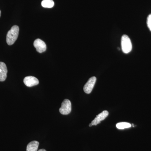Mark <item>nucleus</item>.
I'll use <instances>...</instances> for the list:
<instances>
[{"label":"nucleus","instance_id":"nucleus-1","mask_svg":"<svg viewBox=\"0 0 151 151\" xmlns=\"http://www.w3.org/2000/svg\"><path fill=\"white\" fill-rule=\"evenodd\" d=\"M19 29L18 26H13L8 32L6 35V42L9 45L14 44L18 37Z\"/></svg>","mask_w":151,"mask_h":151},{"label":"nucleus","instance_id":"nucleus-2","mask_svg":"<svg viewBox=\"0 0 151 151\" xmlns=\"http://www.w3.org/2000/svg\"><path fill=\"white\" fill-rule=\"evenodd\" d=\"M122 50L124 53L127 54L132 51V45L131 40L128 35H124L122 38Z\"/></svg>","mask_w":151,"mask_h":151},{"label":"nucleus","instance_id":"nucleus-3","mask_svg":"<svg viewBox=\"0 0 151 151\" xmlns=\"http://www.w3.org/2000/svg\"><path fill=\"white\" fill-rule=\"evenodd\" d=\"M71 111V102L68 99H65L62 102L61 107L60 108V113L62 115H67L69 114Z\"/></svg>","mask_w":151,"mask_h":151},{"label":"nucleus","instance_id":"nucleus-4","mask_svg":"<svg viewBox=\"0 0 151 151\" xmlns=\"http://www.w3.org/2000/svg\"><path fill=\"white\" fill-rule=\"evenodd\" d=\"M96 78L95 76H92L89 78L88 81L86 82V84L84 86V91L86 94H90L92 92V89L94 88V85L96 83Z\"/></svg>","mask_w":151,"mask_h":151},{"label":"nucleus","instance_id":"nucleus-5","mask_svg":"<svg viewBox=\"0 0 151 151\" xmlns=\"http://www.w3.org/2000/svg\"><path fill=\"white\" fill-rule=\"evenodd\" d=\"M34 46L36 49L37 51L40 53H42L46 50V44L41 40L37 39L34 42Z\"/></svg>","mask_w":151,"mask_h":151},{"label":"nucleus","instance_id":"nucleus-6","mask_svg":"<svg viewBox=\"0 0 151 151\" xmlns=\"http://www.w3.org/2000/svg\"><path fill=\"white\" fill-rule=\"evenodd\" d=\"M24 82L25 85L28 87H32L38 84L39 80L34 76H28L25 77Z\"/></svg>","mask_w":151,"mask_h":151},{"label":"nucleus","instance_id":"nucleus-7","mask_svg":"<svg viewBox=\"0 0 151 151\" xmlns=\"http://www.w3.org/2000/svg\"><path fill=\"white\" fill-rule=\"evenodd\" d=\"M109 115V113L108 111H104L102 113H100L99 115H97L96 118L94 119L93 121H92V126H96L97 124H100L101 121H103L106 119Z\"/></svg>","mask_w":151,"mask_h":151},{"label":"nucleus","instance_id":"nucleus-8","mask_svg":"<svg viewBox=\"0 0 151 151\" xmlns=\"http://www.w3.org/2000/svg\"><path fill=\"white\" fill-rule=\"evenodd\" d=\"M8 70L4 63L0 62V81H4L7 77Z\"/></svg>","mask_w":151,"mask_h":151},{"label":"nucleus","instance_id":"nucleus-9","mask_svg":"<svg viewBox=\"0 0 151 151\" xmlns=\"http://www.w3.org/2000/svg\"><path fill=\"white\" fill-rule=\"evenodd\" d=\"M39 145V142L37 141H32L27 145L26 151H37Z\"/></svg>","mask_w":151,"mask_h":151},{"label":"nucleus","instance_id":"nucleus-10","mask_svg":"<svg viewBox=\"0 0 151 151\" xmlns=\"http://www.w3.org/2000/svg\"><path fill=\"white\" fill-rule=\"evenodd\" d=\"M42 7L47 8H51L54 5V2L52 0H43L41 3Z\"/></svg>","mask_w":151,"mask_h":151},{"label":"nucleus","instance_id":"nucleus-11","mask_svg":"<svg viewBox=\"0 0 151 151\" xmlns=\"http://www.w3.org/2000/svg\"><path fill=\"white\" fill-rule=\"evenodd\" d=\"M132 127V125L129 123L126 122H122L116 124V127L119 129H124L129 128Z\"/></svg>","mask_w":151,"mask_h":151},{"label":"nucleus","instance_id":"nucleus-12","mask_svg":"<svg viewBox=\"0 0 151 151\" xmlns=\"http://www.w3.org/2000/svg\"><path fill=\"white\" fill-rule=\"evenodd\" d=\"M147 24L149 29L151 31V14L149 15L147 19Z\"/></svg>","mask_w":151,"mask_h":151},{"label":"nucleus","instance_id":"nucleus-13","mask_svg":"<svg viewBox=\"0 0 151 151\" xmlns=\"http://www.w3.org/2000/svg\"><path fill=\"white\" fill-rule=\"evenodd\" d=\"M38 151H47L45 149H40V150H39Z\"/></svg>","mask_w":151,"mask_h":151},{"label":"nucleus","instance_id":"nucleus-14","mask_svg":"<svg viewBox=\"0 0 151 151\" xmlns=\"http://www.w3.org/2000/svg\"><path fill=\"white\" fill-rule=\"evenodd\" d=\"M92 124H89V127H92Z\"/></svg>","mask_w":151,"mask_h":151},{"label":"nucleus","instance_id":"nucleus-15","mask_svg":"<svg viewBox=\"0 0 151 151\" xmlns=\"http://www.w3.org/2000/svg\"><path fill=\"white\" fill-rule=\"evenodd\" d=\"M1 11H0V16H1Z\"/></svg>","mask_w":151,"mask_h":151}]
</instances>
